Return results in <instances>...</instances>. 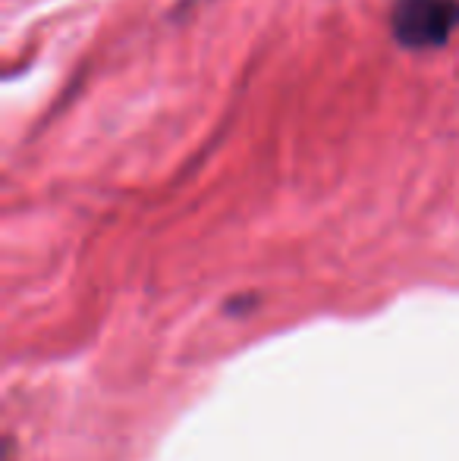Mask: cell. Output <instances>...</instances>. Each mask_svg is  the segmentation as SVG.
Wrapping results in <instances>:
<instances>
[{
	"label": "cell",
	"mask_w": 459,
	"mask_h": 461,
	"mask_svg": "<svg viewBox=\"0 0 459 461\" xmlns=\"http://www.w3.org/2000/svg\"><path fill=\"white\" fill-rule=\"evenodd\" d=\"M393 41L406 50H437L459 32V0H397L390 10Z\"/></svg>",
	"instance_id": "obj_1"
}]
</instances>
